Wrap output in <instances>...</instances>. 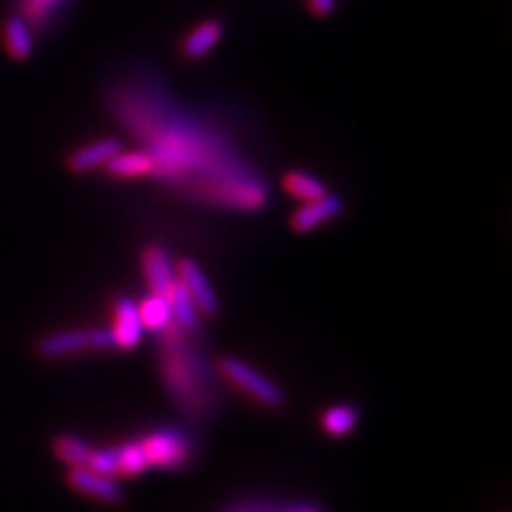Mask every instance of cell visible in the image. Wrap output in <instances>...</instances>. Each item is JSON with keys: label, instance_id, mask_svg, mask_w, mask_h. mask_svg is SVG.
Here are the masks:
<instances>
[{"label": "cell", "instance_id": "cell-1", "mask_svg": "<svg viewBox=\"0 0 512 512\" xmlns=\"http://www.w3.org/2000/svg\"><path fill=\"white\" fill-rule=\"evenodd\" d=\"M184 329L171 323L158 331L160 335V372L167 382L171 395L175 397L186 412H199L203 406L201 397V372L197 363L192 361L195 357L184 344Z\"/></svg>", "mask_w": 512, "mask_h": 512}, {"label": "cell", "instance_id": "cell-2", "mask_svg": "<svg viewBox=\"0 0 512 512\" xmlns=\"http://www.w3.org/2000/svg\"><path fill=\"white\" fill-rule=\"evenodd\" d=\"M116 348V340L111 329H69V331H56L47 333L41 340H37L35 350L43 359H62L69 355H77L84 350H107Z\"/></svg>", "mask_w": 512, "mask_h": 512}, {"label": "cell", "instance_id": "cell-3", "mask_svg": "<svg viewBox=\"0 0 512 512\" xmlns=\"http://www.w3.org/2000/svg\"><path fill=\"white\" fill-rule=\"evenodd\" d=\"M220 372L229 382H233L237 389L246 391L256 402H261L269 408H280L284 404V393L278 384L265 378L261 372L252 370V367L235 357H227L220 361Z\"/></svg>", "mask_w": 512, "mask_h": 512}, {"label": "cell", "instance_id": "cell-4", "mask_svg": "<svg viewBox=\"0 0 512 512\" xmlns=\"http://www.w3.org/2000/svg\"><path fill=\"white\" fill-rule=\"evenodd\" d=\"M141 444H143V451L148 455L150 466L182 468L186 466L192 455V446L186 434H182L180 429H171V427L154 431V434H150Z\"/></svg>", "mask_w": 512, "mask_h": 512}, {"label": "cell", "instance_id": "cell-5", "mask_svg": "<svg viewBox=\"0 0 512 512\" xmlns=\"http://www.w3.org/2000/svg\"><path fill=\"white\" fill-rule=\"evenodd\" d=\"M67 483L84 495H90L94 500L105 504H120L124 500V491L116 483L114 476H105L88 466L71 468L67 474Z\"/></svg>", "mask_w": 512, "mask_h": 512}, {"label": "cell", "instance_id": "cell-6", "mask_svg": "<svg viewBox=\"0 0 512 512\" xmlns=\"http://www.w3.org/2000/svg\"><path fill=\"white\" fill-rule=\"evenodd\" d=\"M178 278L186 286V291L190 293L192 301H195L197 310H201L205 316H216L218 314V297L214 293V288L210 280L205 278L203 269L192 261V259H182L178 263Z\"/></svg>", "mask_w": 512, "mask_h": 512}, {"label": "cell", "instance_id": "cell-7", "mask_svg": "<svg viewBox=\"0 0 512 512\" xmlns=\"http://www.w3.org/2000/svg\"><path fill=\"white\" fill-rule=\"evenodd\" d=\"M342 210H344V201L340 197L323 195L318 199L306 201V205H301L291 218V227L297 233H308V231L320 227V224L329 222L331 218L340 216Z\"/></svg>", "mask_w": 512, "mask_h": 512}, {"label": "cell", "instance_id": "cell-8", "mask_svg": "<svg viewBox=\"0 0 512 512\" xmlns=\"http://www.w3.org/2000/svg\"><path fill=\"white\" fill-rule=\"evenodd\" d=\"M141 267H143V276H146V282L150 286L152 295L167 297L173 282L178 280V276H175V271L171 267V261L165 254V250H160L158 246L143 248Z\"/></svg>", "mask_w": 512, "mask_h": 512}, {"label": "cell", "instance_id": "cell-9", "mask_svg": "<svg viewBox=\"0 0 512 512\" xmlns=\"http://www.w3.org/2000/svg\"><path fill=\"white\" fill-rule=\"evenodd\" d=\"M122 150L118 139H99L88 146L75 150L67 158V169L71 173H88L96 167H105L107 160Z\"/></svg>", "mask_w": 512, "mask_h": 512}, {"label": "cell", "instance_id": "cell-10", "mask_svg": "<svg viewBox=\"0 0 512 512\" xmlns=\"http://www.w3.org/2000/svg\"><path fill=\"white\" fill-rule=\"evenodd\" d=\"M141 318H139V310L131 299H118L116 303V323L111 333H114V340H116V348L122 350H131L139 344L141 340Z\"/></svg>", "mask_w": 512, "mask_h": 512}, {"label": "cell", "instance_id": "cell-11", "mask_svg": "<svg viewBox=\"0 0 512 512\" xmlns=\"http://www.w3.org/2000/svg\"><path fill=\"white\" fill-rule=\"evenodd\" d=\"M222 39V24L218 20H207L192 28L182 41V54L188 60H201L210 54Z\"/></svg>", "mask_w": 512, "mask_h": 512}, {"label": "cell", "instance_id": "cell-12", "mask_svg": "<svg viewBox=\"0 0 512 512\" xmlns=\"http://www.w3.org/2000/svg\"><path fill=\"white\" fill-rule=\"evenodd\" d=\"M105 169L109 175H114V178H124V180H131V178H146V175H154V160L150 156V152L141 150V152H118L111 156Z\"/></svg>", "mask_w": 512, "mask_h": 512}, {"label": "cell", "instance_id": "cell-13", "mask_svg": "<svg viewBox=\"0 0 512 512\" xmlns=\"http://www.w3.org/2000/svg\"><path fill=\"white\" fill-rule=\"evenodd\" d=\"M169 301V308H171V318L173 323L178 325L180 329L188 331V333H195L199 327V316H197V306L195 301H192L190 293L186 291V286L182 284V280L178 278L173 282L171 291L167 295Z\"/></svg>", "mask_w": 512, "mask_h": 512}, {"label": "cell", "instance_id": "cell-14", "mask_svg": "<svg viewBox=\"0 0 512 512\" xmlns=\"http://www.w3.org/2000/svg\"><path fill=\"white\" fill-rule=\"evenodd\" d=\"M3 37H5V47L7 54L13 60H26L32 54V32L30 26L26 24L24 18H18V15H11L7 18L3 26Z\"/></svg>", "mask_w": 512, "mask_h": 512}, {"label": "cell", "instance_id": "cell-15", "mask_svg": "<svg viewBox=\"0 0 512 512\" xmlns=\"http://www.w3.org/2000/svg\"><path fill=\"white\" fill-rule=\"evenodd\" d=\"M52 451L62 463H67L71 468H77V466H86L92 453V446L79 436L60 434L52 442Z\"/></svg>", "mask_w": 512, "mask_h": 512}, {"label": "cell", "instance_id": "cell-16", "mask_svg": "<svg viewBox=\"0 0 512 512\" xmlns=\"http://www.w3.org/2000/svg\"><path fill=\"white\" fill-rule=\"evenodd\" d=\"M282 188L288 192V195H293L301 201H312L327 195V188L320 184L316 178L308 173H301V171H291L284 175L282 180Z\"/></svg>", "mask_w": 512, "mask_h": 512}, {"label": "cell", "instance_id": "cell-17", "mask_svg": "<svg viewBox=\"0 0 512 512\" xmlns=\"http://www.w3.org/2000/svg\"><path fill=\"white\" fill-rule=\"evenodd\" d=\"M137 310H139L141 325L156 333L163 331L171 323V308H169L167 297L152 295L143 301Z\"/></svg>", "mask_w": 512, "mask_h": 512}, {"label": "cell", "instance_id": "cell-18", "mask_svg": "<svg viewBox=\"0 0 512 512\" xmlns=\"http://www.w3.org/2000/svg\"><path fill=\"white\" fill-rule=\"evenodd\" d=\"M118 451V476L131 478L150 468V461L146 451H143L141 442H126L124 446L116 448Z\"/></svg>", "mask_w": 512, "mask_h": 512}, {"label": "cell", "instance_id": "cell-19", "mask_svg": "<svg viewBox=\"0 0 512 512\" xmlns=\"http://www.w3.org/2000/svg\"><path fill=\"white\" fill-rule=\"evenodd\" d=\"M357 421H359V416L350 406H333L323 414V419H320L323 429L331 436L350 434V431L355 429Z\"/></svg>", "mask_w": 512, "mask_h": 512}, {"label": "cell", "instance_id": "cell-20", "mask_svg": "<svg viewBox=\"0 0 512 512\" xmlns=\"http://www.w3.org/2000/svg\"><path fill=\"white\" fill-rule=\"evenodd\" d=\"M86 466L105 476H118V451L116 448H96V451L92 448Z\"/></svg>", "mask_w": 512, "mask_h": 512}, {"label": "cell", "instance_id": "cell-21", "mask_svg": "<svg viewBox=\"0 0 512 512\" xmlns=\"http://www.w3.org/2000/svg\"><path fill=\"white\" fill-rule=\"evenodd\" d=\"M308 5L316 15H320V18H327L335 7V0H308Z\"/></svg>", "mask_w": 512, "mask_h": 512}, {"label": "cell", "instance_id": "cell-22", "mask_svg": "<svg viewBox=\"0 0 512 512\" xmlns=\"http://www.w3.org/2000/svg\"><path fill=\"white\" fill-rule=\"evenodd\" d=\"M286 512H320V510L314 508V506H297V508H291V510H286Z\"/></svg>", "mask_w": 512, "mask_h": 512}]
</instances>
